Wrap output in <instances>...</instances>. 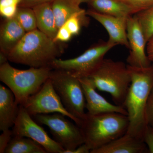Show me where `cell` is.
<instances>
[{"label":"cell","instance_id":"1","mask_svg":"<svg viewBox=\"0 0 153 153\" xmlns=\"http://www.w3.org/2000/svg\"><path fill=\"white\" fill-rule=\"evenodd\" d=\"M131 82L122 106L127 112L129 126L127 133L143 140L148 125L146 108L153 87V65L146 68L128 65Z\"/></svg>","mask_w":153,"mask_h":153},{"label":"cell","instance_id":"2","mask_svg":"<svg viewBox=\"0 0 153 153\" xmlns=\"http://www.w3.org/2000/svg\"><path fill=\"white\" fill-rule=\"evenodd\" d=\"M63 51L60 43L36 29L26 33L7 57L10 62L30 67H51Z\"/></svg>","mask_w":153,"mask_h":153},{"label":"cell","instance_id":"3","mask_svg":"<svg viewBox=\"0 0 153 153\" xmlns=\"http://www.w3.org/2000/svg\"><path fill=\"white\" fill-rule=\"evenodd\" d=\"M128 126V118L126 115L115 112L91 115L86 113L79 127L84 143L91 151L123 135Z\"/></svg>","mask_w":153,"mask_h":153},{"label":"cell","instance_id":"4","mask_svg":"<svg viewBox=\"0 0 153 153\" xmlns=\"http://www.w3.org/2000/svg\"><path fill=\"white\" fill-rule=\"evenodd\" d=\"M52 68L30 67L21 70L13 67L8 61L0 65V80L15 96L17 104L23 105L49 79Z\"/></svg>","mask_w":153,"mask_h":153},{"label":"cell","instance_id":"5","mask_svg":"<svg viewBox=\"0 0 153 153\" xmlns=\"http://www.w3.org/2000/svg\"><path fill=\"white\" fill-rule=\"evenodd\" d=\"M87 77L97 89L109 93L115 104L122 106L131 82L129 71L125 63L104 59L97 70Z\"/></svg>","mask_w":153,"mask_h":153},{"label":"cell","instance_id":"6","mask_svg":"<svg viewBox=\"0 0 153 153\" xmlns=\"http://www.w3.org/2000/svg\"><path fill=\"white\" fill-rule=\"evenodd\" d=\"M49 78L66 110L81 124L86 115V101L79 78L66 71L54 69Z\"/></svg>","mask_w":153,"mask_h":153},{"label":"cell","instance_id":"7","mask_svg":"<svg viewBox=\"0 0 153 153\" xmlns=\"http://www.w3.org/2000/svg\"><path fill=\"white\" fill-rule=\"evenodd\" d=\"M116 46L108 41H101L74 58L55 59L51 67L52 69L66 71L79 79L87 77L99 67L106 53Z\"/></svg>","mask_w":153,"mask_h":153},{"label":"cell","instance_id":"8","mask_svg":"<svg viewBox=\"0 0 153 153\" xmlns=\"http://www.w3.org/2000/svg\"><path fill=\"white\" fill-rule=\"evenodd\" d=\"M34 117L39 123L48 127L54 140L65 150L63 153H69L84 143L80 128L67 119L64 115L55 113Z\"/></svg>","mask_w":153,"mask_h":153},{"label":"cell","instance_id":"9","mask_svg":"<svg viewBox=\"0 0 153 153\" xmlns=\"http://www.w3.org/2000/svg\"><path fill=\"white\" fill-rule=\"evenodd\" d=\"M22 106L32 117L37 114L59 113L70 118L79 127L81 125V122L69 113L64 107L49 78Z\"/></svg>","mask_w":153,"mask_h":153},{"label":"cell","instance_id":"10","mask_svg":"<svg viewBox=\"0 0 153 153\" xmlns=\"http://www.w3.org/2000/svg\"><path fill=\"white\" fill-rule=\"evenodd\" d=\"M24 107L19 105L13 128V136L30 138L40 144L49 153H63L65 150L49 136L44 128L36 123Z\"/></svg>","mask_w":153,"mask_h":153},{"label":"cell","instance_id":"11","mask_svg":"<svg viewBox=\"0 0 153 153\" xmlns=\"http://www.w3.org/2000/svg\"><path fill=\"white\" fill-rule=\"evenodd\" d=\"M127 35L129 45V54L127 62L129 66L146 68L151 65L146 54L147 42L143 32L134 16L128 17L127 22Z\"/></svg>","mask_w":153,"mask_h":153},{"label":"cell","instance_id":"12","mask_svg":"<svg viewBox=\"0 0 153 153\" xmlns=\"http://www.w3.org/2000/svg\"><path fill=\"white\" fill-rule=\"evenodd\" d=\"M86 14L105 28L109 35V42L116 45H122L129 49L127 35V22L128 17L106 15L92 9L86 11Z\"/></svg>","mask_w":153,"mask_h":153},{"label":"cell","instance_id":"13","mask_svg":"<svg viewBox=\"0 0 153 153\" xmlns=\"http://www.w3.org/2000/svg\"><path fill=\"white\" fill-rule=\"evenodd\" d=\"M84 92L86 101L85 108L88 114L95 115L105 113L115 112L127 116L123 106L113 104L99 94L96 88L88 77L79 79Z\"/></svg>","mask_w":153,"mask_h":153},{"label":"cell","instance_id":"14","mask_svg":"<svg viewBox=\"0 0 153 153\" xmlns=\"http://www.w3.org/2000/svg\"><path fill=\"white\" fill-rule=\"evenodd\" d=\"M149 152L143 140L126 133L101 147L91 151V153H145Z\"/></svg>","mask_w":153,"mask_h":153},{"label":"cell","instance_id":"15","mask_svg":"<svg viewBox=\"0 0 153 153\" xmlns=\"http://www.w3.org/2000/svg\"><path fill=\"white\" fill-rule=\"evenodd\" d=\"M26 33L16 18L4 19L0 27V52L8 56Z\"/></svg>","mask_w":153,"mask_h":153},{"label":"cell","instance_id":"16","mask_svg":"<svg viewBox=\"0 0 153 153\" xmlns=\"http://www.w3.org/2000/svg\"><path fill=\"white\" fill-rule=\"evenodd\" d=\"M19 105L10 88L0 85V130L2 131L13 126Z\"/></svg>","mask_w":153,"mask_h":153},{"label":"cell","instance_id":"17","mask_svg":"<svg viewBox=\"0 0 153 153\" xmlns=\"http://www.w3.org/2000/svg\"><path fill=\"white\" fill-rule=\"evenodd\" d=\"M88 4L94 10L114 16L128 17L139 12L120 0H91Z\"/></svg>","mask_w":153,"mask_h":153},{"label":"cell","instance_id":"18","mask_svg":"<svg viewBox=\"0 0 153 153\" xmlns=\"http://www.w3.org/2000/svg\"><path fill=\"white\" fill-rule=\"evenodd\" d=\"M33 8L36 14L37 29L54 40L58 29L51 3L41 4Z\"/></svg>","mask_w":153,"mask_h":153},{"label":"cell","instance_id":"19","mask_svg":"<svg viewBox=\"0 0 153 153\" xmlns=\"http://www.w3.org/2000/svg\"><path fill=\"white\" fill-rule=\"evenodd\" d=\"M81 4L79 0H54L51 3L58 29L74 14L85 10L80 7Z\"/></svg>","mask_w":153,"mask_h":153},{"label":"cell","instance_id":"20","mask_svg":"<svg viewBox=\"0 0 153 153\" xmlns=\"http://www.w3.org/2000/svg\"><path fill=\"white\" fill-rule=\"evenodd\" d=\"M47 151L37 142L30 138L13 136L4 153H47Z\"/></svg>","mask_w":153,"mask_h":153},{"label":"cell","instance_id":"21","mask_svg":"<svg viewBox=\"0 0 153 153\" xmlns=\"http://www.w3.org/2000/svg\"><path fill=\"white\" fill-rule=\"evenodd\" d=\"M15 18L27 33L38 29L36 14L33 8L19 7Z\"/></svg>","mask_w":153,"mask_h":153},{"label":"cell","instance_id":"22","mask_svg":"<svg viewBox=\"0 0 153 153\" xmlns=\"http://www.w3.org/2000/svg\"><path fill=\"white\" fill-rule=\"evenodd\" d=\"M142 29L147 43L153 36V6L134 15Z\"/></svg>","mask_w":153,"mask_h":153},{"label":"cell","instance_id":"23","mask_svg":"<svg viewBox=\"0 0 153 153\" xmlns=\"http://www.w3.org/2000/svg\"><path fill=\"white\" fill-rule=\"evenodd\" d=\"M139 12L153 6V0H120Z\"/></svg>","mask_w":153,"mask_h":153},{"label":"cell","instance_id":"24","mask_svg":"<svg viewBox=\"0 0 153 153\" xmlns=\"http://www.w3.org/2000/svg\"><path fill=\"white\" fill-rule=\"evenodd\" d=\"M73 36L65 25H63L58 29L54 40L58 43H65L70 41Z\"/></svg>","mask_w":153,"mask_h":153},{"label":"cell","instance_id":"25","mask_svg":"<svg viewBox=\"0 0 153 153\" xmlns=\"http://www.w3.org/2000/svg\"><path fill=\"white\" fill-rule=\"evenodd\" d=\"M13 136V131L10 129L2 131V133L0 135V153H4Z\"/></svg>","mask_w":153,"mask_h":153},{"label":"cell","instance_id":"26","mask_svg":"<svg viewBox=\"0 0 153 153\" xmlns=\"http://www.w3.org/2000/svg\"><path fill=\"white\" fill-rule=\"evenodd\" d=\"M146 116L148 125L153 128V87L147 102Z\"/></svg>","mask_w":153,"mask_h":153},{"label":"cell","instance_id":"27","mask_svg":"<svg viewBox=\"0 0 153 153\" xmlns=\"http://www.w3.org/2000/svg\"><path fill=\"white\" fill-rule=\"evenodd\" d=\"M19 6L12 5L0 7V14L4 19L15 18Z\"/></svg>","mask_w":153,"mask_h":153},{"label":"cell","instance_id":"28","mask_svg":"<svg viewBox=\"0 0 153 153\" xmlns=\"http://www.w3.org/2000/svg\"><path fill=\"white\" fill-rule=\"evenodd\" d=\"M143 141L147 147L149 152L153 153V128L148 126L143 137Z\"/></svg>","mask_w":153,"mask_h":153},{"label":"cell","instance_id":"29","mask_svg":"<svg viewBox=\"0 0 153 153\" xmlns=\"http://www.w3.org/2000/svg\"><path fill=\"white\" fill-rule=\"evenodd\" d=\"M54 1V0H22L19 7L33 8L35 6L44 3H52Z\"/></svg>","mask_w":153,"mask_h":153},{"label":"cell","instance_id":"30","mask_svg":"<svg viewBox=\"0 0 153 153\" xmlns=\"http://www.w3.org/2000/svg\"><path fill=\"white\" fill-rule=\"evenodd\" d=\"M146 51L149 60L153 63V36L147 43Z\"/></svg>","mask_w":153,"mask_h":153},{"label":"cell","instance_id":"31","mask_svg":"<svg viewBox=\"0 0 153 153\" xmlns=\"http://www.w3.org/2000/svg\"><path fill=\"white\" fill-rule=\"evenodd\" d=\"M22 0H0V7L6 6H19Z\"/></svg>","mask_w":153,"mask_h":153},{"label":"cell","instance_id":"32","mask_svg":"<svg viewBox=\"0 0 153 153\" xmlns=\"http://www.w3.org/2000/svg\"><path fill=\"white\" fill-rule=\"evenodd\" d=\"M90 149L85 143L80 145L74 150L71 151L69 153H90Z\"/></svg>","mask_w":153,"mask_h":153},{"label":"cell","instance_id":"33","mask_svg":"<svg viewBox=\"0 0 153 153\" xmlns=\"http://www.w3.org/2000/svg\"><path fill=\"white\" fill-rule=\"evenodd\" d=\"M8 59L7 55L3 52H0V65H2L8 62Z\"/></svg>","mask_w":153,"mask_h":153},{"label":"cell","instance_id":"34","mask_svg":"<svg viewBox=\"0 0 153 153\" xmlns=\"http://www.w3.org/2000/svg\"><path fill=\"white\" fill-rule=\"evenodd\" d=\"M91 1V0H79V1L81 2V3H82H82H87V4H88Z\"/></svg>","mask_w":153,"mask_h":153}]
</instances>
